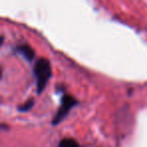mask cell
Wrapping results in <instances>:
<instances>
[{"mask_svg": "<svg viewBox=\"0 0 147 147\" xmlns=\"http://www.w3.org/2000/svg\"><path fill=\"white\" fill-rule=\"evenodd\" d=\"M33 74L36 80V90L37 94H40L47 87V82L49 81L53 74L51 65L47 59H39L36 61L33 67Z\"/></svg>", "mask_w": 147, "mask_h": 147, "instance_id": "obj_1", "label": "cell"}, {"mask_svg": "<svg viewBox=\"0 0 147 147\" xmlns=\"http://www.w3.org/2000/svg\"><path fill=\"white\" fill-rule=\"evenodd\" d=\"M77 104H78V101L74 98L73 96H71V95H65V96L63 97V99H61V107H59V110H57L55 116L53 117V124L57 125V124H59V122H61V121L67 117V115L69 114L71 109L76 106Z\"/></svg>", "mask_w": 147, "mask_h": 147, "instance_id": "obj_2", "label": "cell"}, {"mask_svg": "<svg viewBox=\"0 0 147 147\" xmlns=\"http://www.w3.org/2000/svg\"><path fill=\"white\" fill-rule=\"evenodd\" d=\"M17 51L22 55L24 59H26L27 61H32L34 59L35 51H33V49L31 47H29L28 45H20L17 47Z\"/></svg>", "mask_w": 147, "mask_h": 147, "instance_id": "obj_3", "label": "cell"}, {"mask_svg": "<svg viewBox=\"0 0 147 147\" xmlns=\"http://www.w3.org/2000/svg\"><path fill=\"white\" fill-rule=\"evenodd\" d=\"M59 147H80V145L75 139L65 138L59 143Z\"/></svg>", "mask_w": 147, "mask_h": 147, "instance_id": "obj_4", "label": "cell"}, {"mask_svg": "<svg viewBox=\"0 0 147 147\" xmlns=\"http://www.w3.org/2000/svg\"><path fill=\"white\" fill-rule=\"evenodd\" d=\"M33 106V100H28L27 102H25L24 104H22L21 106L18 107V110L20 112H26V111L30 110Z\"/></svg>", "mask_w": 147, "mask_h": 147, "instance_id": "obj_5", "label": "cell"}]
</instances>
